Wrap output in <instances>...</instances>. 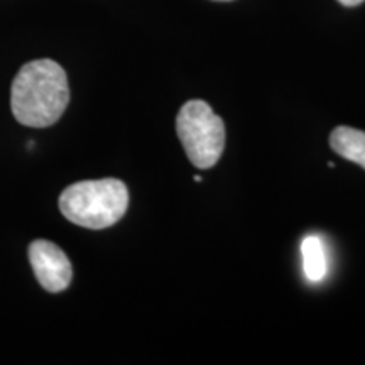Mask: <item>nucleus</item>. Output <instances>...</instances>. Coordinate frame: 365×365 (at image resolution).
I'll list each match as a JSON object with an SVG mask.
<instances>
[{
  "mask_svg": "<svg viewBox=\"0 0 365 365\" xmlns=\"http://www.w3.org/2000/svg\"><path fill=\"white\" fill-rule=\"evenodd\" d=\"M29 261L36 279L49 293H61L71 284L73 269L68 255L49 240H34L29 245Z\"/></svg>",
  "mask_w": 365,
  "mask_h": 365,
  "instance_id": "obj_4",
  "label": "nucleus"
},
{
  "mask_svg": "<svg viewBox=\"0 0 365 365\" xmlns=\"http://www.w3.org/2000/svg\"><path fill=\"white\" fill-rule=\"evenodd\" d=\"M218 2H228V0H218Z\"/></svg>",
  "mask_w": 365,
  "mask_h": 365,
  "instance_id": "obj_8",
  "label": "nucleus"
},
{
  "mask_svg": "<svg viewBox=\"0 0 365 365\" xmlns=\"http://www.w3.org/2000/svg\"><path fill=\"white\" fill-rule=\"evenodd\" d=\"M330 145L336 154L365 170V132L340 125L331 132Z\"/></svg>",
  "mask_w": 365,
  "mask_h": 365,
  "instance_id": "obj_5",
  "label": "nucleus"
},
{
  "mask_svg": "<svg viewBox=\"0 0 365 365\" xmlns=\"http://www.w3.org/2000/svg\"><path fill=\"white\" fill-rule=\"evenodd\" d=\"M176 134L198 170L215 166L225 148V125L203 100H190L176 117Z\"/></svg>",
  "mask_w": 365,
  "mask_h": 365,
  "instance_id": "obj_3",
  "label": "nucleus"
},
{
  "mask_svg": "<svg viewBox=\"0 0 365 365\" xmlns=\"http://www.w3.org/2000/svg\"><path fill=\"white\" fill-rule=\"evenodd\" d=\"M303 272L309 282H319L328 274V259L323 240L318 235H307L301 242Z\"/></svg>",
  "mask_w": 365,
  "mask_h": 365,
  "instance_id": "obj_6",
  "label": "nucleus"
},
{
  "mask_svg": "<svg viewBox=\"0 0 365 365\" xmlns=\"http://www.w3.org/2000/svg\"><path fill=\"white\" fill-rule=\"evenodd\" d=\"M70 102L66 71L53 59H34L12 81L11 108L17 122L44 129L61 118Z\"/></svg>",
  "mask_w": 365,
  "mask_h": 365,
  "instance_id": "obj_1",
  "label": "nucleus"
},
{
  "mask_svg": "<svg viewBox=\"0 0 365 365\" xmlns=\"http://www.w3.org/2000/svg\"><path fill=\"white\" fill-rule=\"evenodd\" d=\"M339 2L345 7H355V6H360V4L365 2V0H339Z\"/></svg>",
  "mask_w": 365,
  "mask_h": 365,
  "instance_id": "obj_7",
  "label": "nucleus"
},
{
  "mask_svg": "<svg viewBox=\"0 0 365 365\" xmlns=\"http://www.w3.org/2000/svg\"><path fill=\"white\" fill-rule=\"evenodd\" d=\"M127 207L129 190L115 178L75 182L59 196V210L66 220L91 230L115 225Z\"/></svg>",
  "mask_w": 365,
  "mask_h": 365,
  "instance_id": "obj_2",
  "label": "nucleus"
}]
</instances>
